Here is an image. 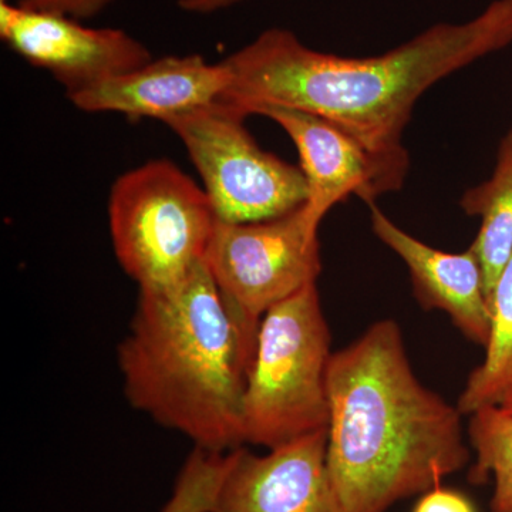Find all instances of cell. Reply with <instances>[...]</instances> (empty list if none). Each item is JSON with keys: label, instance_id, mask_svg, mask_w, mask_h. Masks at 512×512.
Masks as SVG:
<instances>
[{"label": "cell", "instance_id": "cell-9", "mask_svg": "<svg viewBox=\"0 0 512 512\" xmlns=\"http://www.w3.org/2000/svg\"><path fill=\"white\" fill-rule=\"evenodd\" d=\"M0 37L26 62L46 70L67 96L133 72L154 59L121 29L89 28L80 20L0 0Z\"/></svg>", "mask_w": 512, "mask_h": 512}, {"label": "cell", "instance_id": "cell-5", "mask_svg": "<svg viewBox=\"0 0 512 512\" xmlns=\"http://www.w3.org/2000/svg\"><path fill=\"white\" fill-rule=\"evenodd\" d=\"M217 221L207 192L168 160L148 161L111 188L114 254L140 291L187 278L204 261Z\"/></svg>", "mask_w": 512, "mask_h": 512}, {"label": "cell", "instance_id": "cell-14", "mask_svg": "<svg viewBox=\"0 0 512 512\" xmlns=\"http://www.w3.org/2000/svg\"><path fill=\"white\" fill-rule=\"evenodd\" d=\"M490 336L483 363L468 376L458 397L463 416L484 407H501L512 399V255L504 266L490 299Z\"/></svg>", "mask_w": 512, "mask_h": 512}, {"label": "cell", "instance_id": "cell-16", "mask_svg": "<svg viewBox=\"0 0 512 512\" xmlns=\"http://www.w3.org/2000/svg\"><path fill=\"white\" fill-rule=\"evenodd\" d=\"M220 470L210 458L192 454L163 512H211Z\"/></svg>", "mask_w": 512, "mask_h": 512}, {"label": "cell", "instance_id": "cell-4", "mask_svg": "<svg viewBox=\"0 0 512 512\" xmlns=\"http://www.w3.org/2000/svg\"><path fill=\"white\" fill-rule=\"evenodd\" d=\"M330 346L316 284L265 313L242 407L245 443L271 450L328 429Z\"/></svg>", "mask_w": 512, "mask_h": 512}, {"label": "cell", "instance_id": "cell-11", "mask_svg": "<svg viewBox=\"0 0 512 512\" xmlns=\"http://www.w3.org/2000/svg\"><path fill=\"white\" fill-rule=\"evenodd\" d=\"M370 207L373 234L407 266L417 301L427 311L447 313L470 342L487 345L491 308L483 269L476 252L451 254L430 247L390 220L376 204Z\"/></svg>", "mask_w": 512, "mask_h": 512}, {"label": "cell", "instance_id": "cell-1", "mask_svg": "<svg viewBox=\"0 0 512 512\" xmlns=\"http://www.w3.org/2000/svg\"><path fill=\"white\" fill-rule=\"evenodd\" d=\"M512 45V0H494L464 23H439L383 55L311 49L291 30L269 29L224 60L221 99L249 116L259 106L318 114L379 156H409L403 134L424 93L450 74Z\"/></svg>", "mask_w": 512, "mask_h": 512}, {"label": "cell", "instance_id": "cell-19", "mask_svg": "<svg viewBox=\"0 0 512 512\" xmlns=\"http://www.w3.org/2000/svg\"><path fill=\"white\" fill-rule=\"evenodd\" d=\"M242 2L245 0H178V8L194 15H210Z\"/></svg>", "mask_w": 512, "mask_h": 512}, {"label": "cell", "instance_id": "cell-18", "mask_svg": "<svg viewBox=\"0 0 512 512\" xmlns=\"http://www.w3.org/2000/svg\"><path fill=\"white\" fill-rule=\"evenodd\" d=\"M413 512H477V510L466 494L453 488L437 485L421 495L419 503L414 505Z\"/></svg>", "mask_w": 512, "mask_h": 512}, {"label": "cell", "instance_id": "cell-12", "mask_svg": "<svg viewBox=\"0 0 512 512\" xmlns=\"http://www.w3.org/2000/svg\"><path fill=\"white\" fill-rule=\"evenodd\" d=\"M228 86L222 62L211 64L200 55L165 56L67 97L86 113H120L164 123L221 99Z\"/></svg>", "mask_w": 512, "mask_h": 512}, {"label": "cell", "instance_id": "cell-8", "mask_svg": "<svg viewBox=\"0 0 512 512\" xmlns=\"http://www.w3.org/2000/svg\"><path fill=\"white\" fill-rule=\"evenodd\" d=\"M251 114L278 124L295 144L308 200L303 204L312 227L350 195L367 205L389 192L399 191L409 173V156H379L367 150L338 124L318 114L281 106H259Z\"/></svg>", "mask_w": 512, "mask_h": 512}, {"label": "cell", "instance_id": "cell-6", "mask_svg": "<svg viewBox=\"0 0 512 512\" xmlns=\"http://www.w3.org/2000/svg\"><path fill=\"white\" fill-rule=\"evenodd\" d=\"M248 116L218 99L164 121L183 141L218 220L231 224L284 217L308 200L301 168L262 150L245 126Z\"/></svg>", "mask_w": 512, "mask_h": 512}, {"label": "cell", "instance_id": "cell-13", "mask_svg": "<svg viewBox=\"0 0 512 512\" xmlns=\"http://www.w3.org/2000/svg\"><path fill=\"white\" fill-rule=\"evenodd\" d=\"M461 210L480 218V231L471 249L483 269L488 302L512 255V130L501 138L493 174L464 192Z\"/></svg>", "mask_w": 512, "mask_h": 512}, {"label": "cell", "instance_id": "cell-7", "mask_svg": "<svg viewBox=\"0 0 512 512\" xmlns=\"http://www.w3.org/2000/svg\"><path fill=\"white\" fill-rule=\"evenodd\" d=\"M318 232L303 205L274 220H218L205 265L229 309L259 325L269 309L318 281Z\"/></svg>", "mask_w": 512, "mask_h": 512}, {"label": "cell", "instance_id": "cell-20", "mask_svg": "<svg viewBox=\"0 0 512 512\" xmlns=\"http://www.w3.org/2000/svg\"><path fill=\"white\" fill-rule=\"evenodd\" d=\"M501 407H503L504 410H507V412L512 413V399L508 400V402L504 403Z\"/></svg>", "mask_w": 512, "mask_h": 512}, {"label": "cell", "instance_id": "cell-17", "mask_svg": "<svg viewBox=\"0 0 512 512\" xmlns=\"http://www.w3.org/2000/svg\"><path fill=\"white\" fill-rule=\"evenodd\" d=\"M114 0H16L19 6L40 12L57 13L76 20L92 19L109 8Z\"/></svg>", "mask_w": 512, "mask_h": 512}, {"label": "cell", "instance_id": "cell-10", "mask_svg": "<svg viewBox=\"0 0 512 512\" xmlns=\"http://www.w3.org/2000/svg\"><path fill=\"white\" fill-rule=\"evenodd\" d=\"M328 429L271 448L225 451L211 512H345L328 467Z\"/></svg>", "mask_w": 512, "mask_h": 512}, {"label": "cell", "instance_id": "cell-3", "mask_svg": "<svg viewBox=\"0 0 512 512\" xmlns=\"http://www.w3.org/2000/svg\"><path fill=\"white\" fill-rule=\"evenodd\" d=\"M259 326L229 309L205 261L180 284L140 291L119 346L128 402L201 450L241 447Z\"/></svg>", "mask_w": 512, "mask_h": 512}, {"label": "cell", "instance_id": "cell-2", "mask_svg": "<svg viewBox=\"0 0 512 512\" xmlns=\"http://www.w3.org/2000/svg\"><path fill=\"white\" fill-rule=\"evenodd\" d=\"M328 399V467L345 512H387L470 464L463 413L420 382L393 319L333 353Z\"/></svg>", "mask_w": 512, "mask_h": 512}, {"label": "cell", "instance_id": "cell-15", "mask_svg": "<svg viewBox=\"0 0 512 512\" xmlns=\"http://www.w3.org/2000/svg\"><path fill=\"white\" fill-rule=\"evenodd\" d=\"M467 433L474 451L468 481L481 485L493 480L490 511L512 512V413L497 406L477 410Z\"/></svg>", "mask_w": 512, "mask_h": 512}]
</instances>
